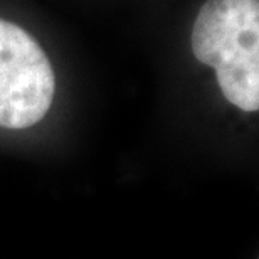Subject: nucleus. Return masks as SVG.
<instances>
[{"label":"nucleus","instance_id":"f03ea898","mask_svg":"<svg viewBox=\"0 0 259 259\" xmlns=\"http://www.w3.org/2000/svg\"><path fill=\"white\" fill-rule=\"evenodd\" d=\"M56 76L32 35L0 19V128H30L48 115Z\"/></svg>","mask_w":259,"mask_h":259},{"label":"nucleus","instance_id":"f257e3e1","mask_svg":"<svg viewBox=\"0 0 259 259\" xmlns=\"http://www.w3.org/2000/svg\"><path fill=\"white\" fill-rule=\"evenodd\" d=\"M195 59L215 69L222 95L242 111L259 108V2L207 0L192 29Z\"/></svg>","mask_w":259,"mask_h":259}]
</instances>
